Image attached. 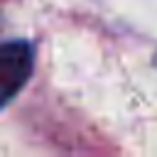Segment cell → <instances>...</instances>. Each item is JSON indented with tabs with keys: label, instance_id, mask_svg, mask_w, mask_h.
I'll return each mask as SVG.
<instances>
[{
	"label": "cell",
	"instance_id": "6da1fadb",
	"mask_svg": "<svg viewBox=\"0 0 157 157\" xmlns=\"http://www.w3.org/2000/svg\"><path fill=\"white\" fill-rule=\"evenodd\" d=\"M34 66L32 47L22 39L0 44V108H5L29 81Z\"/></svg>",
	"mask_w": 157,
	"mask_h": 157
}]
</instances>
